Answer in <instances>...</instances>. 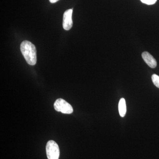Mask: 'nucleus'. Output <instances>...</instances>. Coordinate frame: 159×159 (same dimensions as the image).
I'll list each match as a JSON object with an SVG mask.
<instances>
[{"mask_svg":"<svg viewBox=\"0 0 159 159\" xmlns=\"http://www.w3.org/2000/svg\"><path fill=\"white\" fill-rule=\"evenodd\" d=\"M54 108L57 111L61 112L63 114H71L74 111L72 106L61 98L57 99L55 101Z\"/></svg>","mask_w":159,"mask_h":159,"instance_id":"obj_3","label":"nucleus"},{"mask_svg":"<svg viewBox=\"0 0 159 159\" xmlns=\"http://www.w3.org/2000/svg\"><path fill=\"white\" fill-rule=\"evenodd\" d=\"M73 9H68L64 12L63 17V27L65 30L68 31L73 26L72 16Z\"/></svg>","mask_w":159,"mask_h":159,"instance_id":"obj_4","label":"nucleus"},{"mask_svg":"<svg viewBox=\"0 0 159 159\" xmlns=\"http://www.w3.org/2000/svg\"><path fill=\"white\" fill-rule=\"evenodd\" d=\"M142 3L148 5H153L156 2L157 0H140Z\"/></svg>","mask_w":159,"mask_h":159,"instance_id":"obj_8","label":"nucleus"},{"mask_svg":"<svg viewBox=\"0 0 159 159\" xmlns=\"http://www.w3.org/2000/svg\"><path fill=\"white\" fill-rule=\"evenodd\" d=\"M119 111L120 116L124 117L126 113V105L125 99L121 98L119 103Z\"/></svg>","mask_w":159,"mask_h":159,"instance_id":"obj_6","label":"nucleus"},{"mask_svg":"<svg viewBox=\"0 0 159 159\" xmlns=\"http://www.w3.org/2000/svg\"><path fill=\"white\" fill-rule=\"evenodd\" d=\"M46 153L48 159H58L60 156L59 146L57 143L51 140L46 145Z\"/></svg>","mask_w":159,"mask_h":159,"instance_id":"obj_2","label":"nucleus"},{"mask_svg":"<svg viewBox=\"0 0 159 159\" xmlns=\"http://www.w3.org/2000/svg\"><path fill=\"white\" fill-rule=\"evenodd\" d=\"M21 52L29 65L34 66L37 62V51L33 44L29 41H24L20 44Z\"/></svg>","mask_w":159,"mask_h":159,"instance_id":"obj_1","label":"nucleus"},{"mask_svg":"<svg viewBox=\"0 0 159 159\" xmlns=\"http://www.w3.org/2000/svg\"><path fill=\"white\" fill-rule=\"evenodd\" d=\"M152 82L159 89V76L156 74H153L152 76Z\"/></svg>","mask_w":159,"mask_h":159,"instance_id":"obj_7","label":"nucleus"},{"mask_svg":"<svg viewBox=\"0 0 159 159\" xmlns=\"http://www.w3.org/2000/svg\"><path fill=\"white\" fill-rule=\"evenodd\" d=\"M59 1V0H49V1H50V2L51 3H54L57 2V1Z\"/></svg>","mask_w":159,"mask_h":159,"instance_id":"obj_9","label":"nucleus"},{"mask_svg":"<svg viewBox=\"0 0 159 159\" xmlns=\"http://www.w3.org/2000/svg\"><path fill=\"white\" fill-rule=\"evenodd\" d=\"M142 57L145 62L150 67L152 68H155L157 66L156 60L148 52H144L142 53Z\"/></svg>","mask_w":159,"mask_h":159,"instance_id":"obj_5","label":"nucleus"}]
</instances>
